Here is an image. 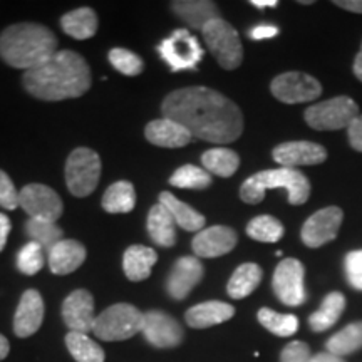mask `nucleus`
<instances>
[{
	"label": "nucleus",
	"instance_id": "nucleus-1",
	"mask_svg": "<svg viewBox=\"0 0 362 362\" xmlns=\"http://www.w3.org/2000/svg\"><path fill=\"white\" fill-rule=\"evenodd\" d=\"M168 117L192 133L193 138L215 144L237 141L243 133V115L232 99L206 86L176 89L161 104Z\"/></svg>",
	"mask_w": 362,
	"mask_h": 362
},
{
	"label": "nucleus",
	"instance_id": "nucleus-2",
	"mask_svg": "<svg viewBox=\"0 0 362 362\" xmlns=\"http://www.w3.org/2000/svg\"><path fill=\"white\" fill-rule=\"evenodd\" d=\"M22 86L40 101L56 103L81 98L90 88V69L81 54L57 51L45 64L24 72Z\"/></svg>",
	"mask_w": 362,
	"mask_h": 362
},
{
	"label": "nucleus",
	"instance_id": "nucleus-3",
	"mask_svg": "<svg viewBox=\"0 0 362 362\" xmlns=\"http://www.w3.org/2000/svg\"><path fill=\"white\" fill-rule=\"evenodd\" d=\"M59 40L51 29L35 22H17L0 33V59L13 69L30 71L57 54Z\"/></svg>",
	"mask_w": 362,
	"mask_h": 362
},
{
	"label": "nucleus",
	"instance_id": "nucleus-4",
	"mask_svg": "<svg viewBox=\"0 0 362 362\" xmlns=\"http://www.w3.org/2000/svg\"><path fill=\"white\" fill-rule=\"evenodd\" d=\"M287 189L291 205H304L310 197V181L296 168H277L259 171L243 181L240 187V198L248 205H257L264 202L267 189Z\"/></svg>",
	"mask_w": 362,
	"mask_h": 362
},
{
	"label": "nucleus",
	"instance_id": "nucleus-5",
	"mask_svg": "<svg viewBox=\"0 0 362 362\" xmlns=\"http://www.w3.org/2000/svg\"><path fill=\"white\" fill-rule=\"evenodd\" d=\"M143 330V312L131 304H115L103 310L94 322V336L101 341L116 342L134 337Z\"/></svg>",
	"mask_w": 362,
	"mask_h": 362
},
{
	"label": "nucleus",
	"instance_id": "nucleus-6",
	"mask_svg": "<svg viewBox=\"0 0 362 362\" xmlns=\"http://www.w3.org/2000/svg\"><path fill=\"white\" fill-rule=\"evenodd\" d=\"M101 158L94 149L76 148L66 161V185L71 194L89 197L98 188L101 178Z\"/></svg>",
	"mask_w": 362,
	"mask_h": 362
},
{
	"label": "nucleus",
	"instance_id": "nucleus-7",
	"mask_svg": "<svg viewBox=\"0 0 362 362\" xmlns=\"http://www.w3.org/2000/svg\"><path fill=\"white\" fill-rule=\"evenodd\" d=\"M206 47L210 49L211 56L216 59L220 67L226 71H233L242 66L243 47L242 40L235 27L228 22L220 19L211 21L202 30Z\"/></svg>",
	"mask_w": 362,
	"mask_h": 362
},
{
	"label": "nucleus",
	"instance_id": "nucleus-8",
	"mask_svg": "<svg viewBox=\"0 0 362 362\" xmlns=\"http://www.w3.org/2000/svg\"><path fill=\"white\" fill-rule=\"evenodd\" d=\"M359 116V107L349 96H337L309 106L304 112L305 123L317 131H337L349 128Z\"/></svg>",
	"mask_w": 362,
	"mask_h": 362
},
{
	"label": "nucleus",
	"instance_id": "nucleus-9",
	"mask_svg": "<svg viewBox=\"0 0 362 362\" xmlns=\"http://www.w3.org/2000/svg\"><path fill=\"white\" fill-rule=\"evenodd\" d=\"M158 54L173 72L197 71L203 59V47L187 29H176L158 45Z\"/></svg>",
	"mask_w": 362,
	"mask_h": 362
},
{
	"label": "nucleus",
	"instance_id": "nucleus-10",
	"mask_svg": "<svg viewBox=\"0 0 362 362\" xmlns=\"http://www.w3.org/2000/svg\"><path fill=\"white\" fill-rule=\"evenodd\" d=\"M304 275V265L297 259H284L277 265L272 279V288L284 305L298 307L304 304L307 298Z\"/></svg>",
	"mask_w": 362,
	"mask_h": 362
},
{
	"label": "nucleus",
	"instance_id": "nucleus-11",
	"mask_svg": "<svg viewBox=\"0 0 362 362\" xmlns=\"http://www.w3.org/2000/svg\"><path fill=\"white\" fill-rule=\"evenodd\" d=\"M270 90L275 99L284 104H300L315 101L322 94V86L319 81L305 72H284L272 81Z\"/></svg>",
	"mask_w": 362,
	"mask_h": 362
},
{
	"label": "nucleus",
	"instance_id": "nucleus-12",
	"mask_svg": "<svg viewBox=\"0 0 362 362\" xmlns=\"http://www.w3.org/2000/svg\"><path fill=\"white\" fill-rule=\"evenodd\" d=\"M19 206L30 218L56 221L64 214L61 197L42 183L25 185L19 192Z\"/></svg>",
	"mask_w": 362,
	"mask_h": 362
},
{
	"label": "nucleus",
	"instance_id": "nucleus-13",
	"mask_svg": "<svg viewBox=\"0 0 362 362\" xmlns=\"http://www.w3.org/2000/svg\"><path fill=\"white\" fill-rule=\"evenodd\" d=\"M143 336L156 349H173L185 339V332L173 315L163 310H148L143 314Z\"/></svg>",
	"mask_w": 362,
	"mask_h": 362
},
{
	"label": "nucleus",
	"instance_id": "nucleus-14",
	"mask_svg": "<svg viewBox=\"0 0 362 362\" xmlns=\"http://www.w3.org/2000/svg\"><path fill=\"white\" fill-rule=\"evenodd\" d=\"M344 214L339 206H327L309 216L302 226V242L309 248H319L337 238Z\"/></svg>",
	"mask_w": 362,
	"mask_h": 362
},
{
	"label": "nucleus",
	"instance_id": "nucleus-15",
	"mask_svg": "<svg viewBox=\"0 0 362 362\" xmlns=\"http://www.w3.org/2000/svg\"><path fill=\"white\" fill-rule=\"evenodd\" d=\"M237 243L238 235L233 228L225 225H214L194 235L192 248L198 259H216L232 252Z\"/></svg>",
	"mask_w": 362,
	"mask_h": 362
},
{
	"label": "nucleus",
	"instance_id": "nucleus-16",
	"mask_svg": "<svg viewBox=\"0 0 362 362\" xmlns=\"http://www.w3.org/2000/svg\"><path fill=\"white\" fill-rule=\"evenodd\" d=\"M96 317L98 315H94V297L86 288L71 292L62 302V320L67 329H71V332H93Z\"/></svg>",
	"mask_w": 362,
	"mask_h": 362
},
{
	"label": "nucleus",
	"instance_id": "nucleus-17",
	"mask_svg": "<svg viewBox=\"0 0 362 362\" xmlns=\"http://www.w3.org/2000/svg\"><path fill=\"white\" fill-rule=\"evenodd\" d=\"M205 269L198 257H181L175 262L166 279V292L173 300H183L202 282Z\"/></svg>",
	"mask_w": 362,
	"mask_h": 362
},
{
	"label": "nucleus",
	"instance_id": "nucleus-18",
	"mask_svg": "<svg viewBox=\"0 0 362 362\" xmlns=\"http://www.w3.org/2000/svg\"><path fill=\"white\" fill-rule=\"evenodd\" d=\"M275 163L282 168L320 165L327 160V149L312 141H287L272 151Z\"/></svg>",
	"mask_w": 362,
	"mask_h": 362
},
{
	"label": "nucleus",
	"instance_id": "nucleus-19",
	"mask_svg": "<svg viewBox=\"0 0 362 362\" xmlns=\"http://www.w3.org/2000/svg\"><path fill=\"white\" fill-rule=\"evenodd\" d=\"M44 312L42 296L35 288L25 291L22 293L16 314H13V334L19 339L34 336L44 322Z\"/></svg>",
	"mask_w": 362,
	"mask_h": 362
},
{
	"label": "nucleus",
	"instance_id": "nucleus-20",
	"mask_svg": "<svg viewBox=\"0 0 362 362\" xmlns=\"http://www.w3.org/2000/svg\"><path fill=\"white\" fill-rule=\"evenodd\" d=\"M144 136L151 144L160 148H183L189 144L193 139L192 133L187 128H183L180 123H176L168 117H161L146 124Z\"/></svg>",
	"mask_w": 362,
	"mask_h": 362
},
{
	"label": "nucleus",
	"instance_id": "nucleus-21",
	"mask_svg": "<svg viewBox=\"0 0 362 362\" xmlns=\"http://www.w3.org/2000/svg\"><path fill=\"white\" fill-rule=\"evenodd\" d=\"M176 17L194 30H203L211 21L220 19V8L210 0H175L170 4Z\"/></svg>",
	"mask_w": 362,
	"mask_h": 362
},
{
	"label": "nucleus",
	"instance_id": "nucleus-22",
	"mask_svg": "<svg viewBox=\"0 0 362 362\" xmlns=\"http://www.w3.org/2000/svg\"><path fill=\"white\" fill-rule=\"evenodd\" d=\"M49 253V269L54 275H69L86 262V247L78 240H61Z\"/></svg>",
	"mask_w": 362,
	"mask_h": 362
},
{
	"label": "nucleus",
	"instance_id": "nucleus-23",
	"mask_svg": "<svg viewBox=\"0 0 362 362\" xmlns=\"http://www.w3.org/2000/svg\"><path fill=\"white\" fill-rule=\"evenodd\" d=\"M235 315V307L220 300H208L187 310L185 320L192 329H208L223 324Z\"/></svg>",
	"mask_w": 362,
	"mask_h": 362
},
{
	"label": "nucleus",
	"instance_id": "nucleus-24",
	"mask_svg": "<svg viewBox=\"0 0 362 362\" xmlns=\"http://www.w3.org/2000/svg\"><path fill=\"white\" fill-rule=\"evenodd\" d=\"M173 216L161 203L151 206L148 214L146 228L149 233V238L155 245L161 248H171L176 243V228H175Z\"/></svg>",
	"mask_w": 362,
	"mask_h": 362
},
{
	"label": "nucleus",
	"instance_id": "nucleus-25",
	"mask_svg": "<svg viewBox=\"0 0 362 362\" xmlns=\"http://www.w3.org/2000/svg\"><path fill=\"white\" fill-rule=\"evenodd\" d=\"M158 253L144 245H131L126 248L123 257L124 275L131 282H143L151 275V269L156 265Z\"/></svg>",
	"mask_w": 362,
	"mask_h": 362
},
{
	"label": "nucleus",
	"instance_id": "nucleus-26",
	"mask_svg": "<svg viewBox=\"0 0 362 362\" xmlns=\"http://www.w3.org/2000/svg\"><path fill=\"white\" fill-rule=\"evenodd\" d=\"M98 13L90 7H79L61 17L62 30L72 39L86 40L98 33Z\"/></svg>",
	"mask_w": 362,
	"mask_h": 362
},
{
	"label": "nucleus",
	"instance_id": "nucleus-27",
	"mask_svg": "<svg viewBox=\"0 0 362 362\" xmlns=\"http://www.w3.org/2000/svg\"><path fill=\"white\" fill-rule=\"evenodd\" d=\"M160 203L170 211L175 223L181 226L183 230H187V232L198 233L202 232L203 226H205V216H203L200 211L194 210V208L187 205V203L180 202L175 194L163 192L160 194Z\"/></svg>",
	"mask_w": 362,
	"mask_h": 362
},
{
	"label": "nucleus",
	"instance_id": "nucleus-28",
	"mask_svg": "<svg viewBox=\"0 0 362 362\" xmlns=\"http://www.w3.org/2000/svg\"><path fill=\"white\" fill-rule=\"evenodd\" d=\"M262 277H264V270L260 269V265L252 264V262L240 265L233 272L232 277H230L228 285H226V292H228V296L233 300L245 298L255 292V288L262 282Z\"/></svg>",
	"mask_w": 362,
	"mask_h": 362
},
{
	"label": "nucleus",
	"instance_id": "nucleus-29",
	"mask_svg": "<svg viewBox=\"0 0 362 362\" xmlns=\"http://www.w3.org/2000/svg\"><path fill=\"white\" fill-rule=\"evenodd\" d=\"M346 309V297L341 292H330L325 296L320 309L310 314L309 325L314 332H325L341 319Z\"/></svg>",
	"mask_w": 362,
	"mask_h": 362
},
{
	"label": "nucleus",
	"instance_id": "nucleus-30",
	"mask_svg": "<svg viewBox=\"0 0 362 362\" xmlns=\"http://www.w3.org/2000/svg\"><path fill=\"white\" fill-rule=\"evenodd\" d=\"M101 205L107 214H129L136 205L134 187L129 181H116L103 194Z\"/></svg>",
	"mask_w": 362,
	"mask_h": 362
},
{
	"label": "nucleus",
	"instance_id": "nucleus-31",
	"mask_svg": "<svg viewBox=\"0 0 362 362\" xmlns=\"http://www.w3.org/2000/svg\"><path fill=\"white\" fill-rule=\"evenodd\" d=\"M202 165L208 173H214L220 178H230L237 173L240 166V156L233 149L214 148L203 153Z\"/></svg>",
	"mask_w": 362,
	"mask_h": 362
},
{
	"label": "nucleus",
	"instance_id": "nucleus-32",
	"mask_svg": "<svg viewBox=\"0 0 362 362\" xmlns=\"http://www.w3.org/2000/svg\"><path fill=\"white\" fill-rule=\"evenodd\" d=\"M325 349L330 354L344 357L351 356L354 352L362 349V320L359 322H352L346 327L334 334L332 337L325 342Z\"/></svg>",
	"mask_w": 362,
	"mask_h": 362
},
{
	"label": "nucleus",
	"instance_id": "nucleus-33",
	"mask_svg": "<svg viewBox=\"0 0 362 362\" xmlns=\"http://www.w3.org/2000/svg\"><path fill=\"white\" fill-rule=\"evenodd\" d=\"M66 347L76 362H104L106 354L98 342H94L88 334L69 332L66 336Z\"/></svg>",
	"mask_w": 362,
	"mask_h": 362
},
{
	"label": "nucleus",
	"instance_id": "nucleus-34",
	"mask_svg": "<svg viewBox=\"0 0 362 362\" xmlns=\"http://www.w3.org/2000/svg\"><path fill=\"white\" fill-rule=\"evenodd\" d=\"M24 232L27 237L30 238V242L39 243L44 250H51L54 245H57L62 238V232L61 226H57V223L54 221H47V220H39V218H29L24 225Z\"/></svg>",
	"mask_w": 362,
	"mask_h": 362
},
{
	"label": "nucleus",
	"instance_id": "nucleus-35",
	"mask_svg": "<svg viewBox=\"0 0 362 362\" xmlns=\"http://www.w3.org/2000/svg\"><path fill=\"white\" fill-rule=\"evenodd\" d=\"M257 317L259 322L277 337H291L298 330V319L292 314H280L269 307H262Z\"/></svg>",
	"mask_w": 362,
	"mask_h": 362
},
{
	"label": "nucleus",
	"instance_id": "nucleus-36",
	"mask_svg": "<svg viewBox=\"0 0 362 362\" xmlns=\"http://www.w3.org/2000/svg\"><path fill=\"white\" fill-rule=\"evenodd\" d=\"M247 235L262 243H277L284 237V225L270 215H260L248 221Z\"/></svg>",
	"mask_w": 362,
	"mask_h": 362
},
{
	"label": "nucleus",
	"instance_id": "nucleus-37",
	"mask_svg": "<svg viewBox=\"0 0 362 362\" xmlns=\"http://www.w3.org/2000/svg\"><path fill=\"white\" fill-rule=\"evenodd\" d=\"M170 185L183 189H205L211 185V175L205 168L185 165L170 176Z\"/></svg>",
	"mask_w": 362,
	"mask_h": 362
},
{
	"label": "nucleus",
	"instance_id": "nucleus-38",
	"mask_svg": "<svg viewBox=\"0 0 362 362\" xmlns=\"http://www.w3.org/2000/svg\"><path fill=\"white\" fill-rule=\"evenodd\" d=\"M107 59H110L111 66L123 76H131V78H134V76L141 74L144 69L143 59L133 51H128V49H111L110 54H107Z\"/></svg>",
	"mask_w": 362,
	"mask_h": 362
},
{
	"label": "nucleus",
	"instance_id": "nucleus-39",
	"mask_svg": "<svg viewBox=\"0 0 362 362\" xmlns=\"http://www.w3.org/2000/svg\"><path fill=\"white\" fill-rule=\"evenodd\" d=\"M45 264L44 248L35 242L25 243L17 253V269L24 275H35Z\"/></svg>",
	"mask_w": 362,
	"mask_h": 362
},
{
	"label": "nucleus",
	"instance_id": "nucleus-40",
	"mask_svg": "<svg viewBox=\"0 0 362 362\" xmlns=\"http://www.w3.org/2000/svg\"><path fill=\"white\" fill-rule=\"evenodd\" d=\"M346 279L354 291L362 292V250H352L346 255Z\"/></svg>",
	"mask_w": 362,
	"mask_h": 362
},
{
	"label": "nucleus",
	"instance_id": "nucleus-41",
	"mask_svg": "<svg viewBox=\"0 0 362 362\" xmlns=\"http://www.w3.org/2000/svg\"><path fill=\"white\" fill-rule=\"evenodd\" d=\"M0 208L12 211L19 208V192L6 171L0 170Z\"/></svg>",
	"mask_w": 362,
	"mask_h": 362
},
{
	"label": "nucleus",
	"instance_id": "nucleus-42",
	"mask_svg": "<svg viewBox=\"0 0 362 362\" xmlns=\"http://www.w3.org/2000/svg\"><path fill=\"white\" fill-rule=\"evenodd\" d=\"M310 347L302 341L288 342L280 352V362H310Z\"/></svg>",
	"mask_w": 362,
	"mask_h": 362
},
{
	"label": "nucleus",
	"instance_id": "nucleus-43",
	"mask_svg": "<svg viewBox=\"0 0 362 362\" xmlns=\"http://www.w3.org/2000/svg\"><path fill=\"white\" fill-rule=\"evenodd\" d=\"M347 136H349L351 146L356 149V151L362 153V115L356 117L354 121L347 128Z\"/></svg>",
	"mask_w": 362,
	"mask_h": 362
},
{
	"label": "nucleus",
	"instance_id": "nucleus-44",
	"mask_svg": "<svg viewBox=\"0 0 362 362\" xmlns=\"http://www.w3.org/2000/svg\"><path fill=\"white\" fill-rule=\"evenodd\" d=\"M279 35V27L270 25V24H260L255 25L253 29L248 33V37L253 40H264V39H272Z\"/></svg>",
	"mask_w": 362,
	"mask_h": 362
},
{
	"label": "nucleus",
	"instance_id": "nucleus-45",
	"mask_svg": "<svg viewBox=\"0 0 362 362\" xmlns=\"http://www.w3.org/2000/svg\"><path fill=\"white\" fill-rule=\"evenodd\" d=\"M11 230H12V223L11 220H8V216L6 214H0V252H2L7 245V238H8V233H11Z\"/></svg>",
	"mask_w": 362,
	"mask_h": 362
},
{
	"label": "nucleus",
	"instance_id": "nucleus-46",
	"mask_svg": "<svg viewBox=\"0 0 362 362\" xmlns=\"http://www.w3.org/2000/svg\"><path fill=\"white\" fill-rule=\"evenodd\" d=\"M337 7L344 8L347 12H354V13H362V0H336Z\"/></svg>",
	"mask_w": 362,
	"mask_h": 362
},
{
	"label": "nucleus",
	"instance_id": "nucleus-47",
	"mask_svg": "<svg viewBox=\"0 0 362 362\" xmlns=\"http://www.w3.org/2000/svg\"><path fill=\"white\" fill-rule=\"evenodd\" d=\"M310 362H346V361H344L342 357L330 354V352H319V354L312 356Z\"/></svg>",
	"mask_w": 362,
	"mask_h": 362
},
{
	"label": "nucleus",
	"instance_id": "nucleus-48",
	"mask_svg": "<svg viewBox=\"0 0 362 362\" xmlns=\"http://www.w3.org/2000/svg\"><path fill=\"white\" fill-rule=\"evenodd\" d=\"M11 352V344H8L7 337L0 334V361H4Z\"/></svg>",
	"mask_w": 362,
	"mask_h": 362
},
{
	"label": "nucleus",
	"instance_id": "nucleus-49",
	"mask_svg": "<svg viewBox=\"0 0 362 362\" xmlns=\"http://www.w3.org/2000/svg\"><path fill=\"white\" fill-rule=\"evenodd\" d=\"M354 74L356 78L362 83V45H361V51L357 52V56L354 59Z\"/></svg>",
	"mask_w": 362,
	"mask_h": 362
},
{
	"label": "nucleus",
	"instance_id": "nucleus-50",
	"mask_svg": "<svg viewBox=\"0 0 362 362\" xmlns=\"http://www.w3.org/2000/svg\"><path fill=\"white\" fill-rule=\"evenodd\" d=\"M252 6L257 8H265V7H277L279 0H252Z\"/></svg>",
	"mask_w": 362,
	"mask_h": 362
}]
</instances>
